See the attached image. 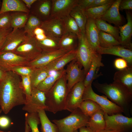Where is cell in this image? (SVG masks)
<instances>
[{"mask_svg": "<svg viewBox=\"0 0 132 132\" xmlns=\"http://www.w3.org/2000/svg\"><path fill=\"white\" fill-rule=\"evenodd\" d=\"M93 85L98 91L104 94L113 102L122 108L124 111L131 102L132 93L117 82L101 84L96 81L93 82Z\"/></svg>", "mask_w": 132, "mask_h": 132, "instance_id": "3957f363", "label": "cell"}, {"mask_svg": "<svg viewBox=\"0 0 132 132\" xmlns=\"http://www.w3.org/2000/svg\"><path fill=\"white\" fill-rule=\"evenodd\" d=\"M2 132H4V131H3Z\"/></svg>", "mask_w": 132, "mask_h": 132, "instance_id": "6125c7cd", "label": "cell"}, {"mask_svg": "<svg viewBox=\"0 0 132 132\" xmlns=\"http://www.w3.org/2000/svg\"><path fill=\"white\" fill-rule=\"evenodd\" d=\"M49 71L45 67L33 68L30 76L32 89L36 88L49 75Z\"/></svg>", "mask_w": 132, "mask_h": 132, "instance_id": "f546056e", "label": "cell"}, {"mask_svg": "<svg viewBox=\"0 0 132 132\" xmlns=\"http://www.w3.org/2000/svg\"><path fill=\"white\" fill-rule=\"evenodd\" d=\"M78 132H94L87 126H84L79 129Z\"/></svg>", "mask_w": 132, "mask_h": 132, "instance_id": "db71d44e", "label": "cell"}, {"mask_svg": "<svg viewBox=\"0 0 132 132\" xmlns=\"http://www.w3.org/2000/svg\"><path fill=\"white\" fill-rule=\"evenodd\" d=\"M76 58L70 62L66 69V76L68 93L77 83L84 81L86 74Z\"/></svg>", "mask_w": 132, "mask_h": 132, "instance_id": "30bf717a", "label": "cell"}, {"mask_svg": "<svg viewBox=\"0 0 132 132\" xmlns=\"http://www.w3.org/2000/svg\"><path fill=\"white\" fill-rule=\"evenodd\" d=\"M86 116L90 117L99 110L101 107L95 101L90 99L83 100L78 108Z\"/></svg>", "mask_w": 132, "mask_h": 132, "instance_id": "d6a6232c", "label": "cell"}, {"mask_svg": "<svg viewBox=\"0 0 132 132\" xmlns=\"http://www.w3.org/2000/svg\"><path fill=\"white\" fill-rule=\"evenodd\" d=\"M37 0H22L27 7L29 10L32 7V5Z\"/></svg>", "mask_w": 132, "mask_h": 132, "instance_id": "f907efd6", "label": "cell"}, {"mask_svg": "<svg viewBox=\"0 0 132 132\" xmlns=\"http://www.w3.org/2000/svg\"><path fill=\"white\" fill-rule=\"evenodd\" d=\"M33 68L26 66H21L15 67L11 71H13L20 76H30Z\"/></svg>", "mask_w": 132, "mask_h": 132, "instance_id": "7bdbcfd3", "label": "cell"}, {"mask_svg": "<svg viewBox=\"0 0 132 132\" xmlns=\"http://www.w3.org/2000/svg\"><path fill=\"white\" fill-rule=\"evenodd\" d=\"M27 35L22 29L12 30L7 36L0 52H12L25 40Z\"/></svg>", "mask_w": 132, "mask_h": 132, "instance_id": "2e32d148", "label": "cell"}, {"mask_svg": "<svg viewBox=\"0 0 132 132\" xmlns=\"http://www.w3.org/2000/svg\"><path fill=\"white\" fill-rule=\"evenodd\" d=\"M12 30V28L7 30H0V50L8 34Z\"/></svg>", "mask_w": 132, "mask_h": 132, "instance_id": "bcb514c9", "label": "cell"}, {"mask_svg": "<svg viewBox=\"0 0 132 132\" xmlns=\"http://www.w3.org/2000/svg\"><path fill=\"white\" fill-rule=\"evenodd\" d=\"M121 0H115L110 7L100 18L118 27L122 26L123 19L119 12L120 3Z\"/></svg>", "mask_w": 132, "mask_h": 132, "instance_id": "7402d4cb", "label": "cell"}, {"mask_svg": "<svg viewBox=\"0 0 132 132\" xmlns=\"http://www.w3.org/2000/svg\"><path fill=\"white\" fill-rule=\"evenodd\" d=\"M78 43V36L75 34L68 32H66L59 41L60 49L68 51L76 49Z\"/></svg>", "mask_w": 132, "mask_h": 132, "instance_id": "4316f807", "label": "cell"}, {"mask_svg": "<svg viewBox=\"0 0 132 132\" xmlns=\"http://www.w3.org/2000/svg\"><path fill=\"white\" fill-rule=\"evenodd\" d=\"M94 0H78L77 5L85 10L88 8Z\"/></svg>", "mask_w": 132, "mask_h": 132, "instance_id": "c3c4849f", "label": "cell"}, {"mask_svg": "<svg viewBox=\"0 0 132 132\" xmlns=\"http://www.w3.org/2000/svg\"><path fill=\"white\" fill-rule=\"evenodd\" d=\"M96 52L101 54H107L120 57L125 60L129 66H132V51L121 45L115 46L108 48L99 46Z\"/></svg>", "mask_w": 132, "mask_h": 132, "instance_id": "ac0fdd59", "label": "cell"}, {"mask_svg": "<svg viewBox=\"0 0 132 132\" xmlns=\"http://www.w3.org/2000/svg\"><path fill=\"white\" fill-rule=\"evenodd\" d=\"M76 49L66 53L45 66L49 71H56L63 69L68 63L76 58Z\"/></svg>", "mask_w": 132, "mask_h": 132, "instance_id": "44dd1931", "label": "cell"}, {"mask_svg": "<svg viewBox=\"0 0 132 132\" xmlns=\"http://www.w3.org/2000/svg\"><path fill=\"white\" fill-rule=\"evenodd\" d=\"M68 92L65 74L59 78L52 88L45 93V110L55 114L65 110Z\"/></svg>", "mask_w": 132, "mask_h": 132, "instance_id": "7a4b0ae2", "label": "cell"}, {"mask_svg": "<svg viewBox=\"0 0 132 132\" xmlns=\"http://www.w3.org/2000/svg\"><path fill=\"white\" fill-rule=\"evenodd\" d=\"M43 33H45V32L43 29L40 27L36 28L33 32V34L34 36Z\"/></svg>", "mask_w": 132, "mask_h": 132, "instance_id": "816d5d0a", "label": "cell"}, {"mask_svg": "<svg viewBox=\"0 0 132 132\" xmlns=\"http://www.w3.org/2000/svg\"><path fill=\"white\" fill-rule=\"evenodd\" d=\"M101 55L97 53L93 56L89 69L83 81L85 87L92 84L93 81L102 75L99 72L100 67L104 66L102 62Z\"/></svg>", "mask_w": 132, "mask_h": 132, "instance_id": "ffe728a7", "label": "cell"}, {"mask_svg": "<svg viewBox=\"0 0 132 132\" xmlns=\"http://www.w3.org/2000/svg\"><path fill=\"white\" fill-rule=\"evenodd\" d=\"M11 12L29 13L30 11L22 0H3L0 10V14Z\"/></svg>", "mask_w": 132, "mask_h": 132, "instance_id": "cb8c5ba5", "label": "cell"}, {"mask_svg": "<svg viewBox=\"0 0 132 132\" xmlns=\"http://www.w3.org/2000/svg\"><path fill=\"white\" fill-rule=\"evenodd\" d=\"M114 2L102 6L90 8L84 10L87 18H90L94 19H100Z\"/></svg>", "mask_w": 132, "mask_h": 132, "instance_id": "e575fe53", "label": "cell"}, {"mask_svg": "<svg viewBox=\"0 0 132 132\" xmlns=\"http://www.w3.org/2000/svg\"><path fill=\"white\" fill-rule=\"evenodd\" d=\"M82 100H92L101 108L105 113L109 115L124 112L123 109L112 102L110 101L104 96L99 95L93 91L92 84L85 87L82 96Z\"/></svg>", "mask_w": 132, "mask_h": 132, "instance_id": "5b68a950", "label": "cell"}, {"mask_svg": "<svg viewBox=\"0 0 132 132\" xmlns=\"http://www.w3.org/2000/svg\"><path fill=\"white\" fill-rule=\"evenodd\" d=\"M25 120L30 127L32 132H40L38 125L40 123L38 113L26 112L25 114Z\"/></svg>", "mask_w": 132, "mask_h": 132, "instance_id": "ab89813d", "label": "cell"}, {"mask_svg": "<svg viewBox=\"0 0 132 132\" xmlns=\"http://www.w3.org/2000/svg\"><path fill=\"white\" fill-rule=\"evenodd\" d=\"M11 121L8 117L4 116H0V127L5 129L8 127L10 125Z\"/></svg>", "mask_w": 132, "mask_h": 132, "instance_id": "681fc988", "label": "cell"}, {"mask_svg": "<svg viewBox=\"0 0 132 132\" xmlns=\"http://www.w3.org/2000/svg\"><path fill=\"white\" fill-rule=\"evenodd\" d=\"M127 23L119 27L121 45L132 50V15L130 11L126 12Z\"/></svg>", "mask_w": 132, "mask_h": 132, "instance_id": "e0dca14e", "label": "cell"}, {"mask_svg": "<svg viewBox=\"0 0 132 132\" xmlns=\"http://www.w3.org/2000/svg\"><path fill=\"white\" fill-rule=\"evenodd\" d=\"M26 96L22 85L20 76L15 72H6L0 81V107L5 114L14 107L24 105Z\"/></svg>", "mask_w": 132, "mask_h": 132, "instance_id": "6da1fadb", "label": "cell"}, {"mask_svg": "<svg viewBox=\"0 0 132 132\" xmlns=\"http://www.w3.org/2000/svg\"><path fill=\"white\" fill-rule=\"evenodd\" d=\"M113 80L125 87L132 93V66L116 72Z\"/></svg>", "mask_w": 132, "mask_h": 132, "instance_id": "d4e9b609", "label": "cell"}, {"mask_svg": "<svg viewBox=\"0 0 132 132\" xmlns=\"http://www.w3.org/2000/svg\"><path fill=\"white\" fill-rule=\"evenodd\" d=\"M78 0H52L50 19H62L70 15Z\"/></svg>", "mask_w": 132, "mask_h": 132, "instance_id": "7c38bea8", "label": "cell"}, {"mask_svg": "<svg viewBox=\"0 0 132 132\" xmlns=\"http://www.w3.org/2000/svg\"><path fill=\"white\" fill-rule=\"evenodd\" d=\"M29 62L12 52H0V69L5 72L11 71L17 66H26Z\"/></svg>", "mask_w": 132, "mask_h": 132, "instance_id": "4fadbf2b", "label": "cell"}, {"mask_svg": "<svg viewBox=\"0 0 132 132\" xmlns=\"http://www.w3.org/2000/svg\"><path fill=\"white\" fill-rule=\"evenodd\" d=\"M2 111V110L1 109H0V114L1 112Z\"/></svg>", "mask_w": 132, "mask_h": 132, "instance_id": "91938a15", "label": "cell"}, {"mask_svg": "<svg viewBox=\"0 0 132 132\" xmlns=\"http://www.w3.org/2000/svg\"><path fill=\"white\" fill-rule=\"evenodd\" d=\"M95 20L87 18L85 29V35L89 43L96 51L99 46V32Z\"/></svg>", "mask_w": 132, "mask_h": 132, "instance_id": "d6986e66", "label": "cell"}, {"mask_svg": "<svg viewBox=\"0 0 132 132\" xmlns=\"http://www.w3.org/2000/svg\"><path fill=\"white\" fill-rule=\"evenodd\" d=\"M104 116L106 130L123 132L132 128V117L125 116L121 113L109 115L105 113Z\"/></svg>", "mask_w": 132, "mask_h": 132, "instance_id": "ba28073f", "label": "cell"}, {"mask_svg": "<svg viewBox=\"0 0 132 132\" xmlns=\"http://www.w3.org/2000/svg\"><path fill=\"white\" fill-rule=\"evenodd\" d=\"M42 22L35 15L33 14L29 15L24 27V32L28 35L34 36V30L36 28L40 27Z\"/></svg>", "mask_w": 132, "mask_h": 132, "instance_id": "74e56055", "label": "cell"}, {"mask_svg": "<svg viewBox=\"0 0 132 132\" xmlns=\"http://www.w3.org/2000/svg\"><path fill=\"white\" fill-rule=\"evenodd\" d=\"M2 2H1L0 0V10L1 8V5Z\"/></svg>", "mask_w": 132, "mask_h": 132, "instance_id": "680465c9", "label": "cell"}, {"mask_svg": "<svg viewBox=\"0 0 132 132\" xmlns=\"http://www.w3.org/2000/svg\"><path fill=\"white\" fill-rule=\"evenodd\" d=\"M114 65L115 67L119 70L124 69L129 66L127 61L122 58L116 59L114 61Z\"/></svg>", "mask_w": 132, "mask_h": 132, "instance_id": "ee69618b", "label": "cell"}, {"mask_svg": "<svg viewBox=\"0 0 132 132\" xmlns=\"http://www.w3.org/2000/svg\"><path fill=\"white\" fill-rule=\"evenodd\" d=\"M10 13L11 26L12 30L24 28L28 18L29 13L18 12Z\"/></svg>", "mask_w": 132, "mask_h": 132, "instance_id": "1f68e13d", "label": "cell"}, {"mask_svg": "<svg viewBox=\"0 0 132 132\" xmlns=\"http://www.w3.org/2000/svg\"><path fill=\"white\" fill-rule=\"evenodd\" d=\"M31 130L30 127L28 125L27 121L25 120V132H29Z\"/></svg>", "mask_w": 132, "mask_h": 132, "instance_id": "11a10c76", "label": "cell"}, {"mask_svg": "<svg viewBox=\"0 0 132 132\" xmlns=\"http://www.w3.org/2000/svg\"><path fill=\"white\" fill-rule=\"evenodd\" d=\"M70 15L75 20L81 33L85 34V27L87 18L84 10L77 5L72 9Z\"/></svg>", "mask_w": 132, "mask_h": 132, "instance_id": "f1b7e54d", "label": "cell"}, {"mask_svg": "<svg viewBox=\"0 0 132 132\" xmlns=\"http://www.w3.org/2000/svg\"><path fill=\"white\" fill-rule=\"evenodd\" d=\"M78 132V130H77L76 131H75V132Z\"/></svg>", "mask_w": 132, "mask_h": 132, "instance_id": "94428289", "label": "cell"}, {"mask_svg": "<svg viewBox=\"0 0 132 132\" xmlns=\"http://www.w3.org/2000/svg\"><path fill=\"white\" fill-rule=\"evenodd\" d=\"M36 41L42 52L51 51L60 49L59 40L55 38L47 36L43 40Z\"/></svg>", "mask_w": 132, "mask_h": 132, "instance_id": "d590c367", "label": "cell"}, {"mask_svg": "<svg viewBox=\"0 0 132 132\" xmlns=\"http://www.w3.org/2000/svg\"><path fill=\"white\" fill-rule=\"evenodd\" d=\"M41 124L42 132H58L56 125L52 122L47 117L44 110H39L38 112Z\"/></svg>", "mask_w": 132, "mask_h": 132, "instance_id": "836d02e7", "label": "cell"}, {"mask_svg": "<svg viewBox=\"0 0 132 132\" xmlns=\"http://www.w3.org/2000/svg\"><path fill=\"white\" fill-rule=\"evenodd\" d=\"M34 36L36 40L38 41L43 40L47 37L45 33L40 34Z\"/></svg>", "mask_w": 132, "mask_h": 132, "instance_id": "f5cc1de1", "label": "cell"}, {"mask_svg": "<svg viewBox=\"0 0 132 132\" xmlns=\"http://www.w3.org/2000/svg\"><path fill=\"white\" fill-rule=\"evenodd\" d=\"M45 92L37 88H33L30 96L26 99L22 110L30 113H38L40 110H45Z\"/></svg>", "mask_w": 132, "mask_h": 132, "instance_id": "9c48e42d", "label": "cell"}, {"mask_svg": "<svg viewBox=\"0 0 132 132\" xmlns=\"http://www.w3.org/2000/svg\"><path fill=\"white\" fill-rule=\"evenodd\" d=\"M11 17L10 12L0 14V30H7L11 28Z\"/></svg>", "mask_w": 132, "mask_h": 132, "instance_id": "60d3db41", "label": "cell"}, {"mask_svg": "<svg viewBox=\"0 0 132 132\" xmlns=\"http://www.w3.org/2000/svg\"><path fill=\"white\" fill-rule=\"evenodd\" d=\"M66 73V69H63L60 70L54 71L52 74L50 71L49 75L36 88L45 93L52 88L56 82Z\"/></svg>", "mask_w": 132, "mask_h": 132, "instance_id": "83f0119b", "label": "cell"}, {"mask_svg": "<svg viewBox=\"0 0 132 132\" xmlns=\"http://www.w3.org/2000/svg\"><path fill=\"white\" fill-rule=\"evenodd\" d=\"M3 132V131H1L0 130V132Z\"/></svg>", "mask_w": 132, "mask_h": 132, "instance_id": "be15d7a7", "label": "cell"}, {"mask_svg": "<svg viewBox=\"0 0 132 132\" xmlns=\"http://www.w3.org/2000/svg\"><path fill=\"white\" fill-rule=\"evenodd\" d=\"M89 118L78 108L66 117L52 121L57 126L58 132H74L82 127L87 126Z\"/></svg>", "mask_w": 132, "mask_h": 132, "instance_id": "277c9868", "label": "cell"}, {"mask_svg": "<svg viewBox=\"0 0 132 132\" xmlns=\"http://www.w3.org/2000/svg\"><path fill=\"white\" fill-rule=\"evenodd\" d=\"M40 27L47 37L59 40L66 32L62 19H50L42 22Z\"/></svg>", "mask_w": 132, "mask_h": 132, "instance_id": "8fae6325", "label": "cell"}, {"mask_svg": "<svg viewBox=\"0 0 132 132\" xmlns=\"http://www.w3.org/2000/svg\"><path fill=\"white\" fill-rule=\"evenodd\" d=\"M99 46L104 48L121 45L120 42L111 35L101 31L99 32Z\"/></svg>", "mask_w": 132, "mask_h": 132, "instance_id": "8d00e7d4", "label": "cell"}, {"mask_svg": "<svg viewBox=\"0 0 132 132\" xmlns=\"http://www.w3.org/2000/svg\"><path fill=\"white\" fill-rule=\"evenodd\" d=\"M85 88L83 81L74 86L67 96L65 110L71 112L79 108L83 101L82 97Z\"/></svg>", "mask_w": 132, "mask_h": 132, "instance_id": "5bb4252c", "label": "cell"}, {"mask_svg": "<svg viewBox=\"0 0 132 132\" xmlns=\"http://www.w3.org/2000/svg\"><path fill=\"white\" fill-rule=\"evenodd\" d=\"M6 72H5L0 69V81L4 77Z\"/></svg>", "mask_w": 132, "mask_h": 132, "instance_id": "9f6ffc18", "label": "cell"}, {"mask_svg": "<svg viewBox=\"0 0 132 132\" xmlns=\"http://www.w3.org/2000/svg\"><path fill=\"white\" fill-rule=\"evenodd\" d=\"M78 38L76 58L83 67L86 75L89 69L92 58L97 52L89 43L85 34L82 33Z\"/></svg>", "mask_w": 132, "mask_h": 132, "instance_id": "8992f818", "label": "cell"}, {"mask_svg": "<svg viewBox=\"0 0 132 132\" xmlns=\"http://www.w3.org/2000/svg\"><path fill=\"white\" fill-rule=\"evenodd\" d=\"M114 0H94L88 8L100 6L114 2Z\"/></svg>", "mask_w": 132, "mask_h": 132, "instance_id": "7dc6e473", "label": "cell"}, {"mask_svg": "<svg viewBox=\"0 0 132 132\" xmlns=\"http://www.w3.org/2000/svg\"><path fill=\"white\" fill-rule=\"evenodd\" d=\"M21 77V84L24 89L26 99L30 96L32 91L30 76H26Z\"/></svg>", "mask_w": 132, "mask_h": 132, "instance_id": "b9f144b4", "label": "cell"}, {"mask_svg": "<svg viewBox=\"0 0 132 132\" xmlns=\"http://www.w3.org/2000/svg\"><path fill=\"white\" fill-rule=\"evenodd\" d=\"M119 10L132 9V0H121L119 5Z\"/></svg>", "mask_w": 132, "mask_h": 132, "instance_id": "f6af8a7d", "label": "cell"}, {"mask_svg": "<svg viewBox=\"0 0 132 132\" xmlns=\"http://www.w3.org/2000/svg\"><path fill=\"white\" fill-rule=\"evenodd\" d=\"M100 132H122L120 131L108 130L105 129L104 130Z\"/></svg>", "mask_w": 132, "mask_h": 132, "instance_id": "6f0895ef", "label": "cell"}, {"mask_svg": "<svg viewBox=\"0 0 132 132\" xmlns=\"http://www.w3.org/2000/svg\"><path fill=\"white\" fill-rule=\"evenodd\" d=\"M66 32L76 34L78 37L81 35L80 29L74 19L70 15L62 18Z\"/></svg>", "mask_w": 132, "mask_h": 132, "instance_id": "f35d334b", "label": "cell"}, {"mask_svg": "<svg viewBox=\"0 0 132 132\" xmlns=\"http://www.w3.org/2000/svg\"><path fill=\"white\" fill-rule=\"evenodd\" d=\"M104 114L102 110L95 113L90 117L87 126L94 132H100L105 130L106 123Z\"/></svg>", "mask_w": 132, "mask_h": 132, "instance_id": "484cf974", "label": "cell"}, {"mask_svg": "<svg viewBox=\"0 0 132 132\" xmlns=\"http://www.w3.org/2000/svg\"><path fill=\"white\" fill-rule=\"evenodd\" d=\"M68 52L61 49L51 51L42 52L35 59L29 62L26 66L33 68L45 66Z\"/></svg>", "mask_w": 132, "mask_h": 132, "instance_id": "9a60e30c", "label": "cell"}, {"mask_svg": "<svg viewBox=\"0 0 132 132\" xmlns=\"http://www.w3.org/2000/svg\"><path fill=\"white\" fill-rule=\"evenodd\" d=\"M34 4L35 5L33 14L38 17L42 22L50 19L52 0H37Z\"/></svg>", "mask_w": 132, "mask_h": 132, "instance_id": "603a6c76", "label": "cell"}, {"mask_svg": "<svg viewBox=\"0 0 132 132\" xmlns=\"http://www.w3.org/2000/svg\"><path fill=\"white\" fill-rule=\"evenodd\" d=\"M95 20L96 24L99 31L112 35L120 43V38L119 30L118 27L114 26L101 19Z\"/></svg>", "mask_w": 132, "mask_h": 132, "instance_id": "4dcf8cb0", "label": "cell"}, {"mask_svg": "<svg viewBox=\"0 0 132 132\" xmlns=\"http://www.w3.org/2000/svg\"><path fill=\"white\" fill-rule=\"evenodd\" d=\"M27 34L25 40L12 52L31 61L42 52L34 36Z\"/></svg>", "mask_w": 132, "mask_h": 132, "instance_id": "52a82bcc", "label": "cell"}]
</instances>
